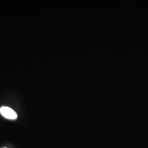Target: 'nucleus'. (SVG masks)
I'll list each match as a JSON object with an SVG mask.
<instances>
[{"mask_svg":"<svg viewBox=\"0 0 148 148\" xmlns=\"http://www.w3.org/2000/svg\"><path fill=\"white\" fill-rule=\"evenodd\" d=\"M0 113L3 116L10 120H16L18 117L16 112L7 106H2L0 108Z\"/></svg>","mask_w":148,"mask_h":148,"instance_id":"obj_1","label":"nucleus"},{"mask_svg":"<svg viewBox=\"0 0 148 148\" xmlns=\"http://www.w3.org/2000/svg\"></svg>","mask_w":148,"mask_h":148,"instance_id":"obj_2","label":"nucleus"}]
</instances>
